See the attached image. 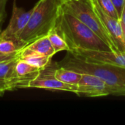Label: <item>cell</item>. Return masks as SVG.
<instances>
[{"label": "cell", "instance_id": "22", "mask_svg": "<svg viewBox=\"0 0 125 125\" xmlns=\"http://www.w3.org/2000/svg\"><path fill=\"white\" fill-rule=\"evenodd\" d=\"M3 95H4V94H2V93L0 92V97H1V96H3Z\"/></svg>", "mask_w": 125, "mask_h": 125}, {"label": "cell", "instance_id": "2", "mask_svg": "<svg viewBox=\"0 0 125 125\" xmlns=\"http://www.w3.org/2000/svg\"><path fill=\"white\" fill-rule=\"evenodd\" d=\"M63 0H39L33 7L30 18L17 38L23 48L34 40L47 36L54 28Z\"/></svg>", "mask_w": 125, "mask_h": 125}, {"label": "cell", "instance_id": "5", "mask_svg": "<svg viewBox=\"0 0 125 125\" xmlns=\"http://www.w3.org/2000/svg\"><path fill=\"white\" fill-rule=\"evenodd\" d=\"M58 67L57 63H52V62L44 69L41 70L38 75L30 81L26 88H37L45 89L48 90L64 91L76 93L78 85L70 84L64 83L54 76V72Z\"/></svg>", "mask_w": 125, "mask_h": 125}, {"label": "cell", "instance_id": "1", "mask_svg": "<svg viewBox=\"0 0 125 125\" xmlns=\"http://www.w3.org/2000/svg\"><path fill=\"white\" fill-rule=\"evenodd\" d=\"M54 28L66 41L69 51L78 49L111 51L89 27L61 7Z\"/></svg>", "mask_w": 125, "mask_h": 125}, {"label": "cell", "instance_id": "21", "mask_svg": "<svg viewBox=\"0 0 125 125\" xmlns=\"http://www.w3.org/2000/svg\"><path fill=\"white\" fill-rule=\"evenodd\" d=\"M121 22V21H120ZM121 23H122V31H123V39H124V41H125V25L124 23H122V22H121Z\"/></svg>", "mask_w": 125, "mask_h": 125}, {"label": "cell", "instance_id": "20", "mask_svg": "<svg viewBox=\"0 0 125 125\" xmlns=\"http://www.w3.org/2000/svg\"><path fill=\"white\" fill-rule=\"evenodd\" d=\"M119 21L125 25V1L124 6H123V9H122V13H121V15H120Z\"/></svg>", "mask_w": 125, "mask_h": 125}, {"label": "cell", "instance_id": "10", "mask_svg": "<svg viewBox=\"0 0 125 125\" xmlns=\"http://www.w3.org/2000/svg\"><path fill=\"white\" fill-rule=\"evenodd\" d=\"M32 11L33 8L29 11L24 10L23 8L18 7L14 1L12 15L9 24L7 25V28L1 33L0 38L12 40L16 42L18 37L27 24Z\"/></svg>", "mask_w": 125, "mask_h": 125}, {"label": "cell", "instance_id": "19", "mask_svg": "<svg viewBox=\"0 0 125 125\" xmlns=\"http://www.w3.org/2000/svg\"><path fill=\"white\" fill-rule=\"evenodd\" d=\"M19 52H20V51H18V53H15L8 54V55H4V54H1V53H0V62L6 61V60H9V59H13V58L18 57V56H19Z\"/></svg>", "mask_w": 125, "mask_h": 125}, {"label": "cell", "instance_id": "13", "mask_svg": "<svg viewBox=\"0 0 125 125\" xmlns=\"http://www.w3.org/2000/svg\"><path fill=\"white\" fill-rule=\"evenodd\" d=\"M40 70L41 69L37 67L34 66L21 59H18L15 66V71L16 74L29 82L35 78L38 75Z\"/></svg>", "mask_w": 125, "mask_h": 125}, {"label": "cell", "instance_id": "15", "mask_svg": "<svg viewBox=\"0 0 125 125\" xmlns=\"http://www.w3.org/2000/svg\"><path fill=\"white\" fill-rule=\"evenodd\" d=\"M48 37L56 53H58L62 51H69V47L66 41L64 40L63 37L56 31L55 28H53L50 31V33L48 34Z\"/></svg>", "mask_w": 125, "mask_h": 125}, {"label": "cell", "instance_id": "8", "mask_svg": "<svg viewBox=\"0 0 125 125\" xmlns=\"http://www.w3.org/2000/svg\"><path fill=\"white\" fill-rule=\"evenodd\" d=\"M77 85L75 94L79 97H100L111 95V90L108 84L99 77L92 74L82 73L81 79Z\"/></svg>", "mask_w": 125, "mask_h": 125}, {"label": "cell", "instance_id": "12", "mask_svg": "<svg viewBox=\"0 0 125 125\" xmlns=\"http://www.w3.org/2000/svg\"><path fill=\"white\" fill-rule=\"evenodd\" d=\"M26 47L39 54L46 56L53 57V55L56 53L51 43L48 35L34 40Z\"/></svg>", "mask_w": 125, "mask_h": 125}, {"label": "cell", "instance_id": "14", "mask_svg": "<svg viewBox=\"0 0 125 125\" xmlns=\"http://www.w3.org/2000/svg\"><path fill=\"white\" fill-rule=\"evenodd\" d=\"M54 76L64 83L70 84H78L81 79L82 73L58 65L55 70Z\"/></svg>", "mask_w": 125, "mask_h": 125}, {"label": "cell", "instance_id": "16", "mask_svg": "<svg viewBox=\"0 0 125 125\" xmlns=\"http://www.w3.org/2000/svg\"><path fill=\"white\" fill-rule=\"evenodd\" d=\"M21 49L13 40L0 38V53L4 55L12 54L18 53Z\"/></svg>", "mask_w": 125, "mask_h": 125}, {"label": "cell", "instance_id": "3", "mask_svg": "<svg viewBox=\"0 0 125 125\" xmlns=\"http://www.w3.org/2000/svg\"><path fill=\"white\" fill-rule=\"evenodd\" d=\"M58 65L81 73L96 75L108 84L111 90V95L125 97V67L86 62L74 56L68 51Z\"/></svg>", "mask_w": 125, "mask_h": 125}, {"label": "cell", "instance_id": "18", "mask_svg": "<svg viewBox=\"0 0 125 125\" xmlns=\"http://www.w3.org/2000/svg\"><path fill=\"white\" fill-rule=\"evenodd\" d=\"M112 1H113L116 8L117 11H118L119 15H121V13H122V9H123V6H124L125 0H112Z\"/></svg>", "mask_w": 125, "mask_h": 125}, {"label": "cell", "instance_id": "17", "mask_svg": "<svg viewBox=\"0 0 125 125\" xmlns=\"http://www.w3.org/2000/svg\"><path fill=\"white\" fill-rule=\"evenodd\" d=\"M98 4L103 10V11L115 19L119 20L120 15L118 13V11L113 2L112 0H97Z\"/></svg>", "mask_w": 125, "mask_h": 125}, {"label": "cell", "instance_id": "6", "mask_svg": "<svg viewBox=\"0 0 125 125\" xmlns=\"http://www.w3.org/2000/svg\"><path fill=\"white\" fill-rule=\"evenodd\" d=\"M74 56L86 62L105 64L125 68V53L113 51L82 50L68 51Z\"/></svg>", "mask_w": 125, "mask_h": 125}, {"label": "cell", "instance_id": "9", "mask_svg": "<svg viewBox=\"0 0 125 125\" xmlns=\"http://www.w3.org/2000/svg\"><path fill=\"white\" fill-rule=\"evenodd\" d=\"M91 2L95 12L100 18L119 51L125 53V43L123 39V31L120 21L106 14L98 4L97 0H91Z\"/></svg>", "mask_w": 125, "mask_h": 125}, {"label": "cell", "instance_id": "11", "mask_svg": "<svg viewBox=\"0 0 125 125\" xmlns=\"http://www.w3.org/2000/svg\"><path fill=\"white\" fill-rule=\"evenodd\" d=\"M19 59L42 70L51 62L52 57L39 54L27 47H24L19 52Z\"/></svg>", "mask_w": 125, "mask_h": 125}, {"label": "cell", "instance_id": "7", "mask_svg": "<svg viewBox=\"0 0 125 125\" xmlns=\"http://www.w3.org/2000/svg\"><path fill=\"white\" fill-rule=\"evenodd\" d=\"M18 59L19 56L0 62V92L3 94L7 91L26 88L29 81L19 77L15 71Z\"/></svg>", "mask_w": 125, "mask_h": 125}, {"label": "cell", "instance_id": "4", "mask_svg": "<svg viewBox=\"0 0 125 125\" xmlns=\"http://www.w3.org/2000/svg\"><path fill=\"white\" fill-rule=\"evenodd\" d=\"M61 8L89 27L110 47L111 51L119 52L95 12L91 0H63Z\"/></svg>", "mask_w": 125, "mask_h": 125}]
</instances>
